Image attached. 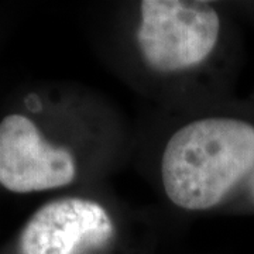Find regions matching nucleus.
Segmentation results:
<instances>
[{"label":"nucleus","instance_id":"2","mask_svg":"<svg viewBox=\"0 0 254 254\" xmlns=\"http://www.w3.org/2000/svg\"><path fill=\"white\" fill-rule=\"evenodd\" d=\"M220 30V16L209 3L144 0L136 40L151 69L175 73L205 63L218 46Z\"/></svg>","mask_w":254,"mask_h":254},{"label":"nucleus","instance_id":"4","mask_svg":"<svg viewBox=\"0 0 254 254\" xmlns=\"http://www.w3.org/2000/svg\"><path fill=\"white\" fill-rule=\"evenodd\" d=\"M115 235L113 219L85 198L53 200L38 209L21 233L23 254H81L105 246Z\"/></svg>","mask_w":254,"mask_h":254},{"label":"nucleus","instance_id":"1","mask_svg":"<svg viewBox=\"0 0 254 254\" xmlns=\"http://www.w3.org/2000/svg\"><path fill=\"white\" fill-rule=\"evenodd\" d=\"M161 182L185 210H254V120L210 116L178 128L163 151Z\"/></svg>","mask_w":254,"mask_h":254},{"label":"nucleus","instance_id":"3","mask_svg":"<svg viewBox=\"0 0 254 254\" xmlns=\"http://www.w3.org/2000/svg\"><path fill=\"white\" fill-rule=\"evenodd\" d=\"M76 164L68 148L48 143L26 116L0 122V184L26 193L65 187L75 180Z\"/></svg>","mask_w":254,"mask_h":254}]
</instances>
